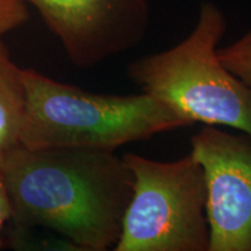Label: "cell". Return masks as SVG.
I'll use <instances>...</instances> for the list:
<instances>
[{
    "label": "cell",
    "instance_id": "9c48e42d",
    "mask_svg": "<svg viewBox=\"0 0 251 251\" xmlns=\"http://www.w3.org/2000/svg\"><path fill=\"white\" fill-rule=\"evenodd\" d=\"M29 19L27 5L21 0H0V35L17 29Z\"/></svg>",
    "mask_w": 251,
    "mask_h": 251
},
{
    "label": "cell",
    "instance_id": "6da1fadb",
    "mask_svg": "<svg viewBox=\"0 0 251 251\" xmlns=\"http://www.w3.org/2000/svg\"><path fill=\"white\" fill-rule=\"evenodd\" d=\"M13 226L52 231L78 251L114 249L134 177L114 151L21 146L0 168Z\"/></svg>",
    "mask_w": 251,
    "mask_h": 251
},
{
    "label": "cell",
    "instance_id": "277c9868",
    "mask_svg": "<svg viewBox=\"0 0 251 251\" xmlns=\"http://www.w3.org/2000/svg\"><path fill=\"white\" fill-rule=\"evenodd\" d=\"M134 190L114 251H209L203 170L192 153L174 162L126 153Z\"/></svg>",
    "mask_w": 251,
    "mask_h": 251
},
{
    "label": "cell",
    "instance_id": "52a82bcc",
    "mask_svg": "<svg viewBox=\"0 0 251 251\" xmlns=\"http://www.w3.org/2000/svg\"><path fill=\"white\" fill-rule=\"evenodd\" d=\"M26 111L23 69L11 57L0 35V168L21 147V131Z\"/></svg>",
    "mask_w": 251,
    "mask_h": 251
},
{
    "label": "cell",
    "instance_id": "7a4b0ae2",
    "mask_svg": "<svg viewBox=\"0 0 251 251\" xmlns=\"http://www.w3.org/2000/svg\"><path fill=\"white\" fill-rule=\"evenodd\" d=\"M26 111L21 144L29 149L114 151L126 144L192 126L149 94H97L23 69Z\"/></svg>",
    "mask_w": 251,
    "mask_h": 251
},
{
    "label": "cell",
    "instance_id": "5b68a950",
    "mask_svg": "<svg viewBox=\"0 0 251 251\" xmlns=\"http://www.w3.org/2000/svg\"><path fill=\"white\" fill-rule=\"evenodd\" d=\"M191 153L205 175L209 251H251V136L205 125Z\"/></svg>",
    "mask_w": 251,
    "mask_h": 251
},
{
    "label": "cell",
    "instance_id": "30bf717a",
    "mask_svg": "<svg viewBox=\"0 0 251 251\" xmlns=\"http://www.w3.org/2000/svg\"><path fill=\"white\" fill-rule=\"evenodd\" d=\"M12 220V207L6 190L4 176L0 171V250L5 247L6 238L4 237V230L8 222Z\"/></svg>",
    "mask_w": 251,
    "mask_h": 251
},
{
    "label": "cell",
    "instance_id": "8992f818",
    "mask_svg": "<svg viewBox=\"0 0 251 251\" xmlns=\"http://www.w3.org/2000/svg\"><path fill=\"white\" fill-rule=\"evenodd\" d=\"M37 9L75 67L89 70L136 47L149 27V0H21Z\"/></svg>",
    "mask_w": 251,
    "mask_h": 251
},
{
    "label": "cell",
    "instance_id": "3957f363",
    "mask_svg": "<svg viewBox=\"0 0 251 251\" xmlns=\"http://www.w3.org/2000/svg\"><path fill=\"white\" fill-rule=\"evenodd\" d=\"M227 19L214 2H202L193 30L172 48L135 59L129 79L191 124L226 126L251 136V90L219 58Z\"/></svg>",
    "mask_w": 251,
    "mask_h": 251
},
{
    "label": "cell",
    "instance_id": "ba28073f",
    "mask_svg": "<svg viewBox=\"0 0 251 251\" xmlns=\"http://www.w3.org/2000/svg\"><path fill=\"white\" fill-rule=\"evenodd\" d=\"M219 58L251 90V28L234 43L218 49Z\"/></svg>",
    "mask_w": 251,
    "mask_h": 251
}]
</instances>
